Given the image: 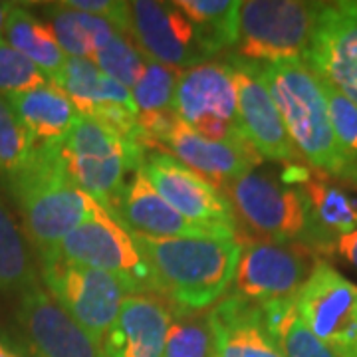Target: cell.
Segmentation results:
<instances>
[{
  "label": "cell",
  "instance_id": "cell-34",
  "mask_svg": "<svg viewBox=\"0 0 357 357\" xmlns=\"http://www.w3.org/2000/svg\"><path fill=\"white\" fill-rule=\"evenodd\" d=\"M52 84L50 76L0 38V96H13Z\"/></svg>",
  "mask_w": 357,
  "mask_h": 357
},
{
  "label": "cell",
  "instance_id": "cell-15",
  "mask_svg": "<svg viewBox=\"0 0 357 357\" xmlns=\"http://www.w3.org/2000/svg\"><path fill=\"white\" fill-rule=\"evenodd\" d=\"M52 84L64 91L79 115L107 123L121 135L147 147L131 89L103 74L91 60L66 58L60 72L52 76Z\"/></svg>",
  "mask_w": 357,
  "mask_h": 357
},
{
  "label": "cell",
  "instance_id": "cell-31",
  "mask_svg": "<svg viewBox=\"0 0 357 357\" xmlns=\"http://www.w3.org/2000/svg\"><path fill=\"white\" fill-rule=\"evenodd\" d=\"M316 77H318L326 105H328L333 137L347 169V177L357 181V105L335 86H332L328 79L319 76Z\"/></svg>",
  "mask_w": 357,
  "mask_h": 357
},
{
  "label": "cell",
  "instance_id": "cell-7",
  "mask_svg": "<svg viewBox=\"0 0 357 357\" xmlns=\"http://www.w3.org/2000/svg\"><path fill=\"white\" fill-rule=\"evenodd\" d=\"M236 220L262 241L300 243L310 248L312 230L304 195L280 173L260 165L225 189Z\"/></svg>",
  "mask_w": 357,
  "mask_h": 357
},
{
  "label": "cell",
  "instance_id": "cell-3",
  "mask_svg": "<svg viewBox=\"0 0 357 357\" xmlns=\"http://www.w3.org/2000/svg\"><path fill=\"white\" fill-rule=\"evenodd\" d=\"M256 66L302 161L333 177L349 178L318 77L306 62Z\"/></svg>",
  "mask_w": 357,
  "mask_h": 357
},
{
  "label": "cell",
  "instance_id": "cell-17",
  "mask_svg": "<svg viewBox=\"0 0 357 357\" xmlns=\"http://www.w3.org/2000/svg\"><path fill=\"white\" fill-rule=\"evenodd\" d=\"M232 66V77L236 88V112L244 137L255 147L264 161L296 163L298 155L282 115L268 91L264 79L258 74L255 62H246L236 56L227 60Z\"/></svg>",
  "mask_w": 357,
  "mask_h": 357
},
{
  "label": "cell",
  "instance_id": "cell-25",
  "mask_svg": "<svg viewBox=\"0 0 357 357\" xmlns=\"http://www.w3.org/2000/svg\"><path fill=\"white\" fill-rule=\"evenodd\" d=\"M42 14L50 26L66 58L91 60L117 34L107 20L68 8L62 2L44 4Z\"/></svg>",
  "mask_w": 357,
  "mask_h": 357
},
{
  "label": "cell",
  "instance_id": "cell-10",
  "mask_svg": "<svg viewBox=\"0 0 357 357\" xmlns=\"http://www.w3.org/2000/svg\"><path fill=\"white\" fill-rule=\"evenodd\" d=\"M129 38L153 62L183 72L218 56L177 2L135 0L129 2Z\"/></svg>",
  "mask_w": 357,
  "mask_h": 357
},
{
  "label": "cell",
  "instance_id": "cell-16",
  "mask_svg": "<svg viewBox=\"0 0 357 357\" xmlns=\"http://www.w3.org/2000/svg\"><path fill=\"white\" fill-rule=\"evenodd\" d=\"M16 319L30 357H105L98 344L46 288L38 284L18 294Z\"/></svg>",
  "mask_w": 357,
  "mask_h": 357
},
{
  "label": "cell",
  "instance_id": "cell-11",
  "mask_svg": "<svg viewBox=\"0 0 357 357\" xmlns=\"http://www.w3.org/2000/svg\"><path fill=\"white\" fill-rule=\"evenodd\" d=\"M310 332L335 357H357V284L321 260L294 298Z\"/></svg>",
  "mask_w": 357,
  "mask_h": 357
},
{
  "label": "cell",
  "instance_id": "cell-37",
  "mask_svg": "<svg viewBox=\"0 0 357 357\" xmlns=\"http://www.w3.org/2000/svg\"><path fill=\"white\" fill-rule=\"evenodd\" d=\"M0 357H26L22 351H18L2 333H0Z\"/></svg>",
  "mask_w": 357,
  "mask_h": 357
},
{
  "label": "cell",
  "instance_id": "cell-22",
  "mask_svg": "<svg viewBox=\"0 0 357 357\" xmlns=\"http://www.w3.org/2000/svg\"><path fill=\"white\" fill-rule=\"evenodd\" d=\"M211 357H286L268 333L260 304L229 294L208 310Z\"/></svg>",
  "mask_w": 357,
  "mask_h": 357
},
{
  "label": "cell",
  "instance_id": "cell-28",
  "mask_svg": "<svg viewBox=\"0 0 357 357\" xmlns=\"http://www.w3.org/2000/svg\"><path fill=\"white\" fill-rule=\"evenodd\" d=\"M34 284H38V270L24 234L0 201V290L22 294Z\"/></svg>",
  "mask_w": 357,
  "mask_h": 357
},
{
  "label": "cell",
  "instance_id": "cell-27",
  "mask_svg": "<svg viewBox=\"0 0 357 357\" xmlns=\"http://www.w3.org/2000/svg\"><path fill=\"white\" fill-rule=\"evenodd\" d=\"M262 319L272 340L286 357H335L302 321L294 298L260 304Z\"/></svg>",
  "mask_w": 357,
  "mask_h": 357
},
{
  "label": "cell",
  "instance_id": "cell-5",
  "mask_svg": "<svg viewBox=\"0 0 357 357\" xmlns=\"http://www.w3.org/2000/svg\"><path fill=\"white\" fill-rule=\"evenodd\" d=\"M324 2L246 0L238 13L236 58L256 64L306 62Z\"/></svg>",
  "mask_w": 357,
  "mask_h": 357
},
{
  "label": "cell",
  "instance_id": "cell-32",
  "mask_svg": "<svg viewBox=\"0 0 357 357\" xmlns=\"http://www.w3.org/2000/svg\"><path fill=\"white\" fill-rule=\"evenodd\" d=\"M91 62L98 66L103 74L117 79L121 86L133 89L145 72L147 58L133 44V40L117 32L114 38L91 58Z\"/></svg>",
  "mask_w": 357,
  "mask_h": 357
},
{
  "label": "cell",
  "instance_id": "cell-13",
  "mask_svg": "<svg viewBox=\"0 0 357 357\" xmlns=\"http://www.w3.org/2000/svg\"><path fill=\"white\" fill-rule=\"evenodd\" d=\"M280 177L304 195L312 230L310 248L321 260L330 258L333 243L357 229V181L333 177L306 161L284 163Z\"/></svg>",
  "mask_w": 357,
  "mask_h": 357
},
{
  "label": "cell",
  "instance_id": "cell-36",
  "mask_svg": "<svg viewBox=\"0 0 357 357\" xmlns=\"http://www.w3.org/2000/svg\"><path fill=\"white\" fill-rule=\"evenodd\" d=\"M332 256H340L349 266L357 270V229L340 236L333 243Z\"/></svg>",
  "mask_w": 357,
  "mask_h": 357
},
{
  "label": "cell",
  "instance_id": "cell-4",
  "mask_svg": "<svg viewBox=\"0 0 357 357\" xmlns=\"http://www.w3.org/2000/svg\"><path fill=\"white\" fill-rule=\"evenodd\" d=\"M58 149L77 189L109 213L128 187V177L139 171L147 155V147L139 141L84 115L58 141Z\"/></svg>",
  "mask_w": 357,
  "mask_h": 357
},
{
  "label": "cell",
  "instance_id": "cell-21",
  "mask_svg": "<svg viewBox=\"0 0 357 357\" xmlns=\"http://www.w3.org/2000/svg\"><path fill=\"white\" fill-rule=\"evenodd\" d=\"M114 215L131 234L151 238H177V236H230L227 232L204 225H197L167 203L155 187L137 171L128 181Z\"/></svg>",
  "mask_w": 357,
  "mask_h": 357
},
{
  "label": "cell",
  "instance_id": "cell-29",
  "mask_svg": "<svg viewBox=\"0 0 357 357\" xmlns=\"http://www.w3.org/2000/svg\"><path fill=\"white\" fill-rule=\"evenodd\" d=\"M177 6L201 28L217 54L236 48L238 42V0H177Z\"/></svg>",
  "mask_w": 357,
  "mask_h": 357
},
{
  "label": "cell",
  "instance_id": "cell-9",
  "mask_svg": "<svg viewBox=\"0 0 357 357\" xmlns=\"http://www.w3.org/2000/svg\"><path fill=\"white\" fill-rule=\"evenodd\" d=\"M173 112L178 121L213 141H248L244 137L236 88L229 62H204L178 72Z\"/></svg>",
  "mask_w": 357,
  "mask_h": 357
},
{
  "label": "cell",
  "instance_id": "cell-6",
  "mask_svg": "<svg viewBox=\"0 0 357 357\" xmlns=\"http://www.w3.org/2000/svg\"><path fill=\"white\" fill-rule=\"evenodd\" d=\"M42 260L105 272L121 282L128 294H155L151 268L135 236L102 204H96L91 215Z\"/></svg>",
  "mask_w": 357,
  "mask_h": 357
},
{
  "label": "cell",
  "instance_id": "cell-24",
  "mask_svg": "<svg viewBox=\"0 0 357 357\" xmlns=\"http://www.w3.org/2000/svg\"><path fill=\"white\" fill-rule=\"evenodd\" d=\"M178 70L159 64L147 58L145 72L131 89L133 102L137 107L139 128L145 135L149 151H163L161 139L177 119L173 112V96L177 86Z\"/></svg>",
  "mask_w": 357,
  "mask_h": 357
},
{
  "label": "cell",
  "instance_id": "cell-12",
  "mask_svg": "<svg viewBox=\"0 0 357 357\" xmlns=\"http://www.w3.org/2000/svg\"><path fill=\"white\" fill-rule=\"evenodd\" d=\"M40 272L52 298L103 345L128 296L123 284L105 272L66 264L62 260H42Z\"/></svg>",
  "mask_w": 357,
  "mask_h": 357
},
{
  "label": "cell",
  "instance_id": "cell-26",
  "mask_svg": "<svg viewBox=\"0 0 357 357\" xmlns=\"http://www.w3.org/2000/svg\"><path fill=\"white\" fill-rule=\"evenodd\" d=\"M2 38L32 64L38 66L42 72H46L50 79L64 66L66 54L60 48L50 26L20 4H14L8 14Z\"/></svg>",
  "mask_w": 357,
  "mask_h": 357
},
{
  "label": "cell",
  "instance_id": "cell-8",
  "mask_svg": "<svg viewBox=\"0 0 357 357\" xmlns=\"http://www.w3.org/2000/svg\"><path fill=\"white\" fill-rule=\"evenodd\" d=\"M230 294L252 304L290 300L302 290L321 262L312 248L300 243H274L262 238L241 241Z\"/></svg>",
  "mask_w": 357,
  "mask_h": 357
},
{
  "label": "cell",
  "instance_id": "cell-20",
  "mask_svg": "<svg viewBox=\"0 0 357 357\" xmlns=\"http://www.w3.org/2000/svg\"><path fill=\"white\" fill-rule=\"evenodd\" d=\"M171 312L157 294H128L103 340L105 357H163Z\"/></svg>",
  "mask_w": 357,
  "mask_h": 357
},
{
  "label": "cell",
  "instance_id": "cell-30",
  "mask_svg": "<svg viewBox=\"0 0 357 357\" xmlns=\"http://www.w3.org/2000/svg\"><path fill=\"white\" fill-rule=\"evenodd\" d=\"M213 333L206 312H189L173 306L163 357H211Z\"/></svg>",
  "mask_w": 357,
  "mask_h": 357
},
{
  "label": "cell",
  "instance_id": "cell-23",
  "mask_svg": "<svg viewBox=\"0 0 357 357\" xmlns=\"http://www.w3.org/2000/svg\"><path fill=\"white\" fill-rule=\"evenodd\" d=\"M6 102L30 135L34 147L64 139L79 117L70 98L54 84L6 96Z\"/></svg>",
  "mask_w": 357,
  "mask_h": 357
},
{
  "label": "cell",
  "instance_id": "cell-35",
  "mask_svg": "<svg viewBox=\"0 0 357 357\" xmlns=\"http://www.w3.org/2000/svg\"><path fill=\"white\" fill-rule=\"evenodd\" d=\"M68 8H74L84 14H91L107 20L117 32L129 36L131 18H129V2L119 0H64L62 2Z\"/></svg>",
  "mask_w": 357,
  "mask_h": 357
},
{
  "label": "cell",
  "instance_id": "cell-19",
  "mask_svg": "<svg viewBox=\"0 0 357 357\" xmlns=\"http://www.w3.org/2000/svg\"><path fill=\"white\" fill-rule=\"evenodd\" d=\"M161 149L225 192L230 183L264 165L248 141H213L175 119L161 139Z\"/></svg>",
  "mask_w": 357,
  "mask_h": 357
},
{
  "label": "cell",
  "instance_id": "cell-14",
  "mask_svg": "<svg viewBox=\"0 0 357 357\" xmlns=\"http://www.w3.org/2000/svg\"><path fill=\"white\" fill-rule=\"evenodd\" d=\"M178 215L236 236L238 220L227 195L167 151H147L139 169Z\"/></svg>",
  "mask_w": 357,
  "mask_h": 357
},
{
  "label": "cell",
  "instance_id": "cell-1",
  "mask_svg": "<svg viewBox=\"0 0 357 357\" xmlns=\"http://www.w3.org/2000/svg\"><path fill=\"white\" fill-rule=\"evenodd\" d=\"M133 236L149 262L155 294L171 306L189 312H206L229 296L243 250L241 238Z\"/></svg>",
  "mask_w": 357,
  "mask_h": 357
},
{
  "label": "cell",
  "instance_id": "cell-38",
  "mask_svg": "<svg viewBox=\"0 0 357 357\" xmlns=\"http://www.w3.org/2000/svg\"><path fill=\"white\" fill-rule=\"evenodd\" d=\"M13 2H0V38L4 34V24H6V18H8L10 10H13Z\"/></svg>",
  "mask_w": 357,
  "mask_h": 357
},
{
  "label": "cell",
  "instance_id": "cell-2",
  "mask_svg": "<svg viewBox=\"0 0 357 357\" xmlns=\"http://www.w3.org/2000/svg\"><path fill=\"white\" fill-rule=\"evenodd\" d=\"M6 181L40 258L50 256L98 204L68 175L58 141L34 147L28 163Z\"/></svg>",
  "mask_w": 357,
  "mask_h": 357
},
{
  "label": "cell",
  "instance_id": "cell-18",
  "mask_svg": "<svg viewBox=\"0 0 357 357\" xmlns=\"http://www.w3.org/2000/svg\"><path fill=\"white\" fill-rule=\"evenodd\" d=\"M306 64L357 105V0L324 2Z\"/></svg>",
  "mask_w": 357,
  "mask_h": 357
},
{
  "label": "cell",
  "instance_id": "cell-33",
  "mask_svg": "<svg viewBox=\"0 0 357 357\" xmlns=\"http://www.w3.org/2000/svg\"><path fill=\"white\" fill-rule=\"evenodd\" d=\"M32 151L34 143L30 135L20 126L6 98L0 96V177L16 175L28 163Z\"/></svg>",
  "mask_w": 357,
  "mask_h": 357
}]
</instances>
